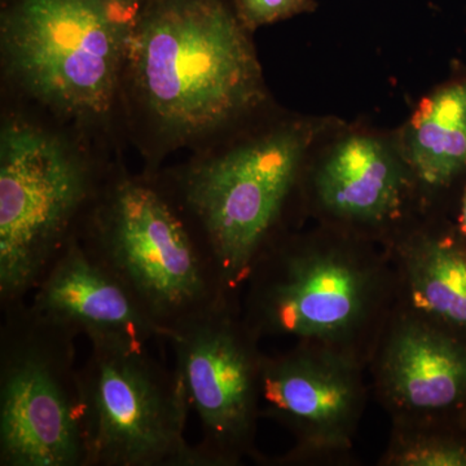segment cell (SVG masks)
<instances>
[{"label":"cell","mask_w":466,"mask_h":466,"mask_svg":"<svg viewBox=\"0 0 466 466\" xmlns=\"http://www.w3.org/2000/svg\"><path fill=\"white\" fill-rule=\"evenodd\" d=\"M7 2H8V0H3V3H7Z\"/></svg>","instance_id":"obj_19"},{"label":"cell","mask_w":466,"mask_h":466,"mask_svg":"<svg viewBox=\"0 0 466 466\" xmlns=\"http://www.w3.org/2000/svg\"><path fill=\"white\" fill-rule=\"evenodd\" d=\"M368 372L391 422L466 421V341L394 306Z\"/></svg>","instance_id":"obj_12"},{"label":"cell","mask_w":466,"mask_h":466,"mask_svg":"<svg viewBox=\"0 0 466 466\" xmlns=\"http://www.w3.org/2000/svg\"><path fill=\"white\" fill-rule=\"evenodd\" d=\"M379 466H466V421L391 422Z\"/></svg>","instance_id":"obj_16"},{"label":"cell","mask_w":466,"mask_h":466,"mask_svg":"<svg viewBox=\"0 0 466 466\" xmlns=\"http://www.w3.org/2000/svg\"><path fill=\"white\" fill-rule=\"evenodd\" d=\"M36 317L85 334L91 345L147 348L164 333L127 289L73 238L32 291Z\"/></svg>","instance_id":"obj_13"},{"label":"cell","mask_w":466,"mask_h":466,"mask_svg":"<svg viewBox=\"0 0 466 466\" xmlns=\"http://www.w3.org/2000/svg\"><path fill=\"white\" fill-rule=\"evenodd\" d=\"M366 367L339 352L293 343L265 354L260 377V419L272 420L293 435L294 446L260 465L357 464L355 437L366 410Z\"/></svg>","instance_id":"obj_10"},{"label":"cell","mask_w":466,"mask_h":466,"mask_svg":"<svg viewBox=\"0 0 466 466\" xmlns=\"http://www.w3.org/2000/svg\"><path fill=\"white\" fill-rule=\"evenodd\" d=\"M265 97L250 32L233 0L144 2L121 103L142 137L147 174L157 173L168 153L208 142Z\"/></svg>","instance_id":"obj_1"},{"label":"cell","mask_w":466,"mask_h":466,"mask_svg":"<svg viewBox=\"0 0 466 466\" xmlns=\"http://www.w3.org/2000/svg\"><path fill=\"white\" fill-rule=\"evenodd\" d=\"M453 233L466 244V184L464 193L461 196V201H460V208L458 214V222H456L455 228H452Z\"/></svg>","instance_id":"obj_18"},{"label":"cell","mask_w":466,"mask_h":466,"mask_svg":"<svg viewBox=\"0 0 466 466\" xmlns=\"http://www.w3.org/2000/svg\"><path fill=\"white\" fill-rule=\"evenodd\" d=\"M2 312L0 466H85L76 334L25 300Z\"/></svg>","instance_id":"obj_7"},{"label":"cell","mask_w":466,"mask_h":466,"mask_svg":"<svg viewBox=\"0 0 466 466\" xmlns=\"http://www.w3.org/2000/svg\"><path fill=\"white\" fill-rule=\"evenodd\" d=\"M424 207L466 171V76L438 88L413 118L403 152Z\"/></svg>","instance_id":"obj_15"},{"label":"cell","mask_w":466,"mask_h":466,"mask_svg":"<svg viewBox=\"0 0 466 466\" xmlns=\"http://www.w3.org/2000/svg\"><path fill=\"white\" fill-rule=\"evenodd\" d=\"M175 368L201 426L193 446L198 466H238L256 461L260 420V339L233 302L167 334Z\"/></svg>","instance_id":"obj_9"},{"label":"cell","mask_w":466,"mask_h":466,"mask_svg":"<svg viewBox=\"0 0 466 466\" xmlns=\"http://www.w3.org/2000/svg\"><path fill=\"white\" fill-rule=\"evenodd\" d=\"M85 466H198L191 404L177 368L147 348L91 345L79 368Z\"/></svg>","instance_id":"obj_8"},{"label":"cell","mask_w":466,"mask_h":466,"mask_svg":"<svg viewBox=\"0 0 466 466\" xmlns=\"http://www.w3.org/2000/svg\"><path fill=\"white\" fill-rule=\"evenodd\" d=\"M394 306L388 249L324 226L279 236L241 293L242 319L260 341L320 346L366 370Z\"/></svg>","instance_id":"obj_2"},{"label":"cell","mask_w":466,"mask_h":466,"mask_svg":"<svg viewBox=\"0 0 466 466\" xmlns=\"http://www.w3.org/2000/svg\"><path fill=\"white\" fill-rule=\"evenodd\" d=\"M146 0H8L0 15L5 76L58 118L106 124Z\"/></svg>","instance_id":"obj_4"},{"label":"cell","mask_w":466,"mask_h":466,"mask_svg":"<svg viewBox=\"0 0 466 466\" xmlns=\"http://www.w3.org/2000/svg\"><path fill=\"white\" fill-rule=\"evenodd\" d=\"M76 238L162 333L241 302L204 232L161 174L110 173Z\"/></svg>","instance_id":"obj_3"},{"label":"cell","mask_w":466,"mask_h":466,"mask_svg":"<svg viewBox=\"0 0 466 466\" xmlns=\"http://www.w3.org/2000/svg\"><path fill=\"white\" fill-rule=\"evenodd\" d=\"M315 127L279 125L223 150H201L162 175L200 226L238 299L260 254L287 232L285 217L299 192Z\"/></svg>","instance_id":"obj_5"},{"label":"cell","mask_w":466,"mask_h":466,"mask_svg":"<svg viewBox=\"0 0 466 466\" xmlns=\"http://www.w3.org/2000/svg\"><path fill=\"white\" fill-rule=\"evenodd\" d=\"M242 25L250 33L315 8L314 0H233Z\"/></svg>","instance_id":"obj_17"},{"label":"cell","mask_w":466,"mask_h":466,"mask_svg":"<svg viewBox=\"0 0 466 466\" xmlns=\"http://www.w3.org/2000/svg\"><path fill=\"white\" fill-rule=\"evenodd\" d=\"M323 226L388 249L424 207L403 156L370 135H349L314 167L300 189Z\"/></svg>","instance_id":"obj_11"},{"label":"cell","mask_w":466,"mask_h":466,"mask_svg":"<svg viewBox=\"0 0 466 466\" xmlns=\"http://www.w3.org/2000/svg\"><path fill=\"white\" fill-rule=\"evenodd\" d=\"M109 174L25 118L0 131V308L25 300L75 238Z\"/></svg>","instance_id":"obj_6"},{"label":"cell","mask_w":466,"mask_h":466,"mask_svg":"<svg viewBox=\"0 0 466 466\" xmlns=\"http://www.w3.org/2000/svg\"><path fill=\"white\" fill-rule=\"evenodd\" d=\"M395 306L466 341V244L420 222L388 248Z\"/></svg>","instance_id":"obj_14"}]
</instances>
